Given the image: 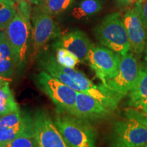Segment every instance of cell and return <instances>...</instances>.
Listing matches in <instances>:
<instances>
[{"mask_svg": "<svg viewBox=\"0 0 147 147\" xmlns=\"http://www.w3.org/2000/svg\"><path fill=\"white\" fill-rule=\"evenodd\" d=\"M92 44L83 32L75 30L61 37L54 44V47L67 49L76 55L80 62H86L87 61L88 53Z\"/></svg>", "mask_w": 147, "mask_h": 147, "instance_id": "5bb4252c", "label": "cell"}, {"mask_svg": "<svg viewBox=\"0 0 147 147\" xmlns=\"http://www.w3.org/2000/svg\"><path fill=\"white\" fill-rule=\"evenodd\" d=\"M142 0L135 3V6L128 9L123 19L129 40L130 51L137 56L144 52L147 40V29L140 16V5Z\"/></svg>", "mask_w": 147, "mask_h": 147, "instance_id": "30bf717a", "label": "cell"}, {"mask_svg": "<svg viewBox=\"0 0 147 147\" xmlns=\"http://www.w3.org/2000/svg\"><path fill=\"white\" fill-rule=\"evenodd\" d=\"M15 63L14 61L0 57V75L6 78H12L13 75Z\"/></svg>", "mask_w": 147, "mask_h": 147, "instance_id": "7402d4cb", "label": "cell"}, {"mask_svg": "<svg viewBox=\"0 0 147 147\" xmlns=\"http://www.w3.org/2000/svg\"><path fill=\"white\" fill-rule=\"evenodd\" d=\"M14 2V1L13 0H0V9L4 7L5 5Z\"/></svg>", "mask_w": 147, "mask_h": 147, "instance_id": "4316f807", "label": "cell"}, {"mask_svg": "<svg viewBox=\"0 0 147 147\" xmlns=\"http://www.w3.org/2000/svg\"><path fill=\"white\" fill-rule=\"evenodd\" d=\"M32 118L38 147H70L45 110H37Z\"/></svg>", "mask_w": 147, "mask_h": 147, "instance_id": "9c48e42d", "label": "cell"}, {"mask_svg": "<svg viewBox=\"0 0 147 147\" xmlns=\"http://www.w3.org/2000/svg\"><path fill=\"white\" fill-rule=\"evenodd\" d=\"M25 1L37 5H41L45 3L46 0H25Z\"/></svg>", "mask_w": 147, "mask_h": 147, "instance_id": "484cf974", "label": "cell"}, {"mask_svg": "<svg viewBox=\"0 0 147 147\" xmlns=\"http://www.w3.org/2000/svg\"><path fill=\"white\" fill-rule=\"evenodd\" d=\"M140 108H142V113H143V114H144V115L145 116V117H146V121H147V103L146 104H144V105Z\"/></svg>", "mask_w": 147, "mask_h": 147, "instance_id": "83f0119b", "label": "cell"}, {"mask_svg": "<svg viewBox=\"0 0 147 147\" xmlns=\"http://www.w3.org/2000/svg\"><path fill=\"white\" fill-rule=\"evenodd\" d=\"M104 0H81L73 9L71 15L77 19L95 15L102 10Z\"/></svg>", "mask_w": 147, "mask_h": 147, "instance_id": "2e32d148", "label": "cell"}, {"mask_svg": "<svg viewBox=\"0 0 147 147\" xmlns=\"http://www.w3.org/2000/svg\"><path fill=\"white\" fill-rule=\"evenodd\" d=\"M17 10L14 3L5 5L0 9V31L4 30L15 16Z\"/></svg>", "mask_w": 147, "mask_h": 147, "instance_id": "44dd1931", "label": "cell"}, {"mask_svg": "<svg viewBox=\"0 0 147 147\" xmlns=\"http://www.w3.org/2000/svg\"><path fill=\"white\" fill-rule=\"evenodd\" d=\"M32 42L36 55L49 41L59 37L60 29L50 14L39 10L32 18Z\"/></svg>", "mask_w": 147, "mask_h": 147, "instance_id": "8fae6325", "label": "cell"}, {"mask_svg": "<svg viewBox=\"0 0 147 147\" xmlns=\"http://www.w3.org/2000/svg\"><path fill=\"white\" fill-rule=\"evenodd\" d=\"M34 129L33 118L21 110L0 117V146Z\"/></svg>", "mask_w": 147, "mask_h": 147, "instance_id": "7c38bea8", "label": "cell"}, {"mask_svg": "<svg viewBox=\"0 0 147 147\" xmlns=\"http://www.w3.org/2000/svg\"><path fill=\"white\" fill-rule=\"evenodd\" d=\"M0 147H38L35 135L34 127L31 131Z\"/></svg>", "mask_w": 147, "mask_h": 147, "instance_id": "ffe728a7", "label": "cell"}, {"mask_svg": "<svg viewBox=\"0 0 147 147\" xmlns=\"http://www.w3.org/2000/svg\"><path fill=\"white\" fill-rule=\"evenodd\" d=\"M75 0H46L43 4L40 5V10L50 15L59 14L67 10Z\"/></svg>", "mask_w": 147, "mask_h": 147, "instance_id": "ac0fdd59", "label": "cell"}, {"mask_svg": "<svg viewBox=\"0 0 147 147\" xmlns=\"http://www.w3.org/2000/svg\"><path fill=\"white\" fill-rule=\"evenodd\" d=\"M95 38L103 47L124 55L129 52L130 44L123 19L118 12L104 17L94 29Z\"/></svg>", "mask_w": 147, "mask_h": 147, "instance_id": "7a4b0ae2", "label": "cell"}, {"mask_svg": "<svg viewBox=\"0 0 147 147\" xmlns=\"http://www.w3.org/2000/svg\"><path fill=\"white\" fill-rule=\"evenodd\" d=\"M55 57L59 63L70 68H75L77 64L80 62L76 55L63 48H55Z\"/></svg>", "mask_w": 147, "mask_h": 147, "instance_id": "d6986e66", "label": "cell"}, {"mask_svg": "<svg viewBox=\"0 0 147 147\" xmlns=\"http://www.w3.org/2000/svg\"><path fill=\"white\" fill-rule=\"evenodd\" d=\"M11 81H12L11 78H6V77H3L0 75V88L9 84Z\"/></svg>", "mask_w": 147, "mask_h": 147, "instance_id": "d4e9b609", "label": "cell"}, {"mask_svg": "<svg viewBox=\"0 0 147 147\" xmlns=\"http://www.w3.org/2000/svg\"><path fill=\"white\" fill-rule=\"evenodd\" d=\"M13 1H14V0H13Z\"/></svg>", "mask_w": 147, "mask_h": 147, "instance_id": "4dcf8cb0", "label": "cell"}, {"mask_svg": "<svg viewBox=\"0 0 147 147\" xmlns=\"http://www.w3.org/2000/svg\"><path fill=\"white\" fill-rule=\"evenodd\" d=\"M35 79L37 86L50 97L57 110L72 115L76 105V91L45 70L38 74Z\"/></svg>", "mask_w": 147, "mask_h": 147, "instance_id": "3957f363", "label": "cell"}, {"mask_svg": "<svg viewBox=\"0 0 147 147\" xmlns=\"http://www.w3.org/2000/svg\"><path fill=\"white\" fill-rule=\"evenodd\" d=\"M140 0H116L117 4L120 7H127L134 4Z\"/></svg>", "mask_w": 147, "mask_h": 147, "instance_id": "cb8c5ba5", "label": "cell"}, {"mask_svg": "<svg viewBox=\"0 0 147 147\" xmlns=\"http://www.w3.org/2000/svg\"><path fill=\"white\" fill-rule=\"evenodd\" d=\"M54 122L70 147H96V132L89 121L57 110Z\"/></svg>", "mask_w": 147, "mask_h": 147, "instance_id": "6da1fadb", "label": "cell"}, {"mask_svg": "<svg viewBox=\"0 0 147 147\" xmlns=\"http://www.w3.org/2000/svg\"><path fill=\"white\" fill-rule=\"evenodd\" d=\"M144 60L147 63V42L146 43V45H145V49H144Z\"/></svg>", "mask_w": 147, "mask_h": 147, "instance_id": "f1b7e54d", "label": "cell"}, {"mask_svg": "<svg viewBox=\"0 0 147 147\" xmlns=\"http://www.w3.org/2000/svg\"><path fill=\"white\" fill-rule=\"evenodd\" d=\"M60 69L67 74L80 88V92L96 99L112 112L117 109L120 100L124 96L105 87L102 83L96 85L91 81L83 73L59 65Z\"/></svg>", "mask_w": 147, "mask_h": 147, "instance_id": "8992f818", "label": "cell"}, {"mask_svg": "<svg viewBox=\"0 0 147 147\" xmlns=\"http://www.w3.org/2000/svg\"><path fill=\"white\" fill-rule=\"evenodd\" d=\"M111 113L100 101L84 93L77 92L73 115L90 122L108 118Z\"/></svg>", "mask_w": 147, "mask_h": 147, "instance_id": "4fadbf2b", "label": "cell"}, {"mask_svg": "<svg viewBox=\"0 0 147 147\" xmlns=\"http://www.w3.org/2000/svg\"><path fill=\"white\" fill-rule=\"evenodd\" d=\"M147 144V125L128 118L114 125L109 147H141Z\"/></svg>", "mask_w": 147, "mask_h": 147, "instance_id": "5b68a950", "label": "cell"}, {"mask_svg": "<svg viewBox=\"0 0 147 147\" xmlns=\"http://www.w3.org/2000/svg\"><path fill=\"white\" fill-rule=\"evenodd\" d=\"M141 147H147V144H146L145 145H144V146H141Z\"/></svg>", "mask_w": 147, "mask_h": 147, "instance_id": "f546056e", "label": "cell"}, {"mask_svg": "<svg viewBox=\"0 0 147 147\" xmlns=\"http://www.w3.org/2000/svg\"><path fill=\"white\" fill-rule=\"evenodd\" d=\"M20 110L9 84L0 88V117Z\"/></svg>", "mask_w": 147, "mask_h": 147, "instance_id": "e0dca14e", "label": "cell"}, {"mask_svg": "<svg viewBox=\"0 0 147 147\" xmlns=\"http://www.w3.org/2000/svg\"><path fill=\"white\" fill-rule=\"evenodd\" d=\"M140 69V65L138 63L134 53L129 51L121 56L117 74L106 80L104 85L125 96L133 89L138 77Z\"/></svg>", "mask_w": 147, "mask_h": 147, "instance_id": "ba28073f", "label": "cell"}, {"mask_svg": "<svg viewBox=\"0 0 147 147\" xmlns=\"http://www.w3.org/2000/svg\"><path fill=\"white\" fill-rule=\"evenodd\" d=\"M121 55L105 47L92 44L87 56V62L103 84L115 77L119 71Z\"/></svg>", "mask_w": 147, "mask_h": 147, "instance_id": "52a82bcc", "label": "cell"}, {"mask_svg": "<svg viewBox=\"0 0 147 147\" xmlns=\"http://www.w3.org/2000/svg\"><path fill=\"white\" fill-rule=\"evenodd\" d=\"M30 32L29 21L17 10L15 16L4 29V33L18 69L25 67Z\"/></svg>", "mask_w": 147, "mask_h": 147, "instance_id": "277c9868", "label": "cell"}, {"mask_svg": "<svg viewBox=\"0 0 147 147\" xmlns=\"http://www.w3.org/2000/svg\"><path fill=\"white\" fill-rule=\"evenodd\" d=\"M140 16L147 29V0H142L140 5Z\"/></svg>", "mask_w": 147, "mask_h": 147, "instance_id": "603a6c76", "label": "cell"}, {"mask_svg": "<svg viewBox=\"0 0 147 147\" xmlns=\"http://www.w3.org/2000/svg\"><path fill=\"white\" fill-rule=\"evenodd\" d=\"M128 94L129 106L131 107L140 108L147 103V64L140 65L136 82Z\"/></svg>", "mask_w": 147, "mask_h": 147, "instance_id": "9a60e30c", "label": "cell"}]
</instances>
